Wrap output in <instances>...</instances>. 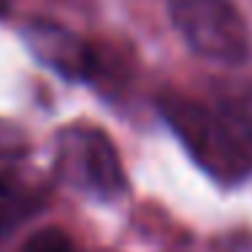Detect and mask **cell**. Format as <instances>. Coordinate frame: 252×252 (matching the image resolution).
<instances>
[{
    "mask_svg": "<svg viewBox=\"0 0 252 252\" xmlns=\"http://www.w3.org/2000/svg\"><path fill=\"white\" fill-rule=\"evenodd\" d=\"M158 109L192 160L220 185H239L252 174V152L236 130L209 106L187 95L165 93Z\"/></svg>",
    "mask_w": 252,
    "mask_h": 252,
    "instance_id": "cell-1",
    "label": "cell"
},
{
    "mask_svg": "<svg viewBox=\"0 0 252 252\" xmlns=\"http://www.w3.org/2000/svg\"><path fill=\"white\" fill-rule=\"evenodd\" d=\"M57 174L98 201H117L127 192V174L114 141L93 125H71L57 133Z\"/></svg>",
    "mask_w": 252,
    "mask_h": 252,
    "instance_id": "cell-2",
    "label": "cell"
},
{
    "mask_svg": "<svg viewBox=\"0 0 252 252\" xmlns=\"http://www.w3.org/2000/svg\"><path fill=\"white\" fill-rule=\"evenodd\" d=\"M171 19L190 49L222 65L250 57V28L233 0H168Z\"/></svg>",
    "mask_w": 252,
    "mask_h": 252,
    "instance_id": "cell-3",
    "label": "cell"
},
{
    "mask_svg": "<svg viewBox=\"0 0 252 252\" xmlns=\"http://www.w3.org/2000/svg\"><path fill=\"white\" fill-rule=\"evenodd\" d=\"M25 38H28V46L33 49V55L60 76L95 84L114 82L117 60L111 57V52L60 28L57 22L38 19L25 30Z\"/></svg>",
    "mask_w": 252,
    "mask_h": 252,
    "instance_id": "cell-4",
    "label": "cell"
},
{
    "mask_svg": "<svg viewBox=\"0 0 252 252\" xmlns=\"http://www.w3.org/2000/svg\"><path fill=\"white\" fill-rule=\"evenodd\" d=\"M44 203L46 192L41 185L14 171H0V239L28 222L33 214H38Z\"/></svg>",
    "mask_w": 252,
    "mask_h": 252,
    "instance_id": "cell-5",
    "label": "cell"
},
{
    "mask_svg": "<svg viewBox=\"0 0 252 252\" xmlns=\"http://www.w3.org/2000/svg\"><path fill=\"white\" fill-rule=\"evenodd\" d=\"M220 117L252 152V84H228L220 93Z\"/></svg>",
    "mask_w": 252,
    "mask_h": 252,
    "instance_id": "cell-6",
    "label": "cell"
},
{
    "mask_svg": "<svg viewBox=\"0 0 252 252\" xmlns=\"http://www.w3.org/2000/svg\"><path fill=\"white\" fill-rule=\"evenodd\" d=\"M22 252H82L76 241L60 228H44L35 230L28 241H25Z\"/></svg>",
    "mask_w": 252,
    "mask_h": 252,
    "instance_id": "cell-7",
    "label": "cell"
},
{
    "mask_svg": "<svg viewBox=\"0 0 252 252\" xmlns=\"http://www.w3.org/2000/svg\"><path fill=\"white\" fill-rule=\"evenodd\" d=\"M28 149H30V141L22 127L8 120H0V163L25 158Z\"/></svg>",
    "mask_w": 252,
    "mask_h": 252,
    "instance_id": "cell-8",
    "label": "cell"
},
{
    "mask_svg": "<svg viewBox=\"0 0 252 252\" xmlns=\"http://www.w3.org/2000/svg\"><path fill=\"white\" fill-rule=\"evenodd\" d=\"M11 11V0H0V17H6Z\"/></svg>",
    "mask_w": 252,
    "mask_h": 252,
    "instance_id": "cell-9",
    "label": "cell"
}]
</instances>
